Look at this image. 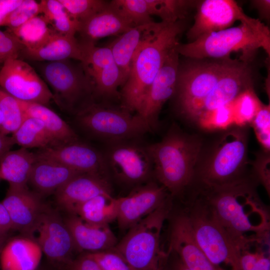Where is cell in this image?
Masks as SVG:
<instances>
[{
  "mask_svg": "<svg viewBox=\"0 0 270 270\" xmlns=\"http://www.w3.org/2000/svg\"><path fill=\"white\" fill-rule=\"evenodd\" d=\"M270 158L269 152L264 150L258 154L252 163V176L254 179L263 185L270 195Z\"/></svg>",
  "mask_w": 270,
  "mask_h": 270,
  "instance_id": "ee69618b",
  "label": "cell"
},
{
  "mask_svg": "<svg viewBox=\"0 0 270 270\" xmlns=\"http://www.w3.org/2000/svg\"><path fill=\"white\" fill-rule=\"evenodd\" d=\"M54 194L58 205L71 214L82 203L100 194H112L107 176L82 173L74 176Z\"/></svg>",
  "mask_w": 270,
  "mask_h": 270,
  "instance_id": "44dd1931",
  "label": "cell"
},
{
  "mask_svg": "<svg viewBox=\"0 0 270 270\" xmlns=\"http://www.w3.org/2000/svg\"><path fill=\"white\" fill-rule=\"evenodd\" d=\"M251 244L240 250V270H270V251L262 248L269 242H254L252 250Z\"/></svg>",
  "mask_w": 270,
  "mask_h": 270,
  "instance_id": "d590c367",
  "label": "cell"
},
{
  "mask_svg": "<svg viewBox=\"0 0 270 270\" xmlns=\"http://www.w3.org/2000/svg\"><path fill=\"white\" fill-rule=\"evenodd\" d=\"M111 2L118 7L135 26L154 22L151 18L147 0H114Z\"/></svg>",
  "mask_w": 270,
  "mask_h": 270,
  "instance_id": "f35d334b",
  "label": "cell"
},
{
  "mask_svg": "<svg viewBox=\"0 0 270 270\" xmlns=\"http://www.w3.org/2000/svg\"><path fill=\"white\" fill-rule=\"evenodd\" d=\"M234 60L199 62L178 70L176 92L181 113L197 122L204 102Z\"/></svg>",
  "mask_w": 270,
  "mask_h": 270,
  "instance_id": "ba28073f",
  "label": "cell"
},
{
  "mask_svg": "<svg viewBox=\"0 0 270 270\" xmlns=\"http://www.w3.org/2000/svg\"><path fill=\"white\" fill-rule=\"evenodd\" d=\"M10 218L13 229L31 238L36 226L46 207L40 196L27 186H9L2 202Z\"/></svg>",
  "mask_w": 270,
  "mask_h": 270,
  "instance_id": "d6986e66",
  "label": "cell"
},
{
  "mask_svg": "<svg viewBox=\"0 0 270 270\" xmlns=\"http://www.w3.org/2000/svg\"><path fill=\"white\" fill-rule=\"evenodd\" d=\"M41 14L56 32L75 36L80 24L68 14L59 0H42L40 2Z\"/></svg>",
  "mask_w": 270,
  "mask_h": 270,
  "instance_id": "d6a6232c",
  "label": "cell"
},
{
  "mask_svg": "<svg viewBox=\"0 0 270 270\" xmlns=\"http://www.w3.org/2000/svg\"><path fill=\"white\" fill-rule=\"evenodd\" d=\"M258 48L270 56V32L258 19L240 22L236 26L203 35L187 44L176 46L178 54L193 59H224L234 52L241 51L240 60L249 62Z\"/></svg>",
  "mask_w": 270,
  "mask_h": 270,
  "instance_id": "277c9868",
  "label": "cell"
},
{
  "mask_svg": "<svg viewBox=\"0 0 270 270\" xmlns=\"http://www.w3.org/2000/svg\"><path fill=\"white\" fill-rule=\"evenodd\" d=\"M42 76L53 92L54 100L62 107L72 108L93 88L90 78L72 60L46 62L41 65Z\"/></svg>",
  "mask_w": 270,
  "mask_h": 270,
  "instance_id": "30bf717a",
  "label": "cell"
},
{
  "mask_svg": "<svg viewBox=\"0 0 270 270\" xmlns=\"http://www.w3.org/2000/svg\"><path fill=\"white\" fill-rule=\"evenodd\" d=\"M4 123V116L0 108V130L3 125Z\"/></svg>",
  "mask_w": 270,
  "mask_h": 270,
  "instance_id": "db71d44e",
  "label": "cell"
},
{
  "mask_svg": "<svg viewBox=\"0 0 270 270\" xmlns=\"http://www.w3.org/2000/svg\"><path fill=\"white\" fill-rule=\"evenodd\" d=\"M80 124L94 135L110 142L136 138L151 130L138 114L128 111L90 104L78 114Z\"/></svg>",
  "mask_w": 270,
  "mask_h": 270,
  "instance_id": "9c48e42d",
  "label": "cell"
},
{
  "mask_svg": "<svg viewBox=\"0 0 270 270\" xmlns=\"http://www.w3.org/2000/svg\"><path fill=\"white\" fill-rule=\"evenodd\" d=\"M171 210L170 200L129 228L112 249L134 270H165L168 254L161 248L160 237Z\"/></svg>",
  "mask_w": 270,
  "mask_h": 270,
  "instance_id": "52a82bcc",
  "label": "cell"
},
{
  "mask_svg": "<svg viewBox=\"0 0 270 270\" xmlns=\"http://www.w3.org/2000/svg\"><path fill=\"white\" fill-rule=\"evenodd\" d=\"M80 174L58 162L36 155L28 183L40 196L48 194L55 193Z\"/></svg>",
  "mask_w": 270,
  "mask_h": 270,
  "instance_id": "d4e9b609",
  "label": "cell"
},
{
  "mask_svg": "<svg viewBox=\"0 0 270 270\" xmlns=\"http://www.w3.org/2000/svg\"><path fill=\"white\" fill-rule=\"evenodd\" d=\"M86 254L92 257L102 270H134L120 254L112 248Z\"/></svg>",
  "mask_w": 270,
  "mask_h": 270,
  "instance_id": "b9f144b4",
  "label": "cell"
},
{
  "mask_svg": "<svg viewBox=\"0 0 270 270\" xmlns=\"http://www.w3.org/2000/svg\"><path fill=\"white\" fill-rule=\"evenodd\" d=\"M13 229L10 216L2 202H0V236L6 235Z\"/></svg>",
  "mask_w": 270,
  "mask_h": 270,
  "instance_id": "c3c4849f",
  "label": "cell"
},
{
  "mask_svg": "<svg viewBox=\"0 0 270 270\" xmlns=\"http://www.w3.org/2000/svg\"><path fill=\"white\" fill-rule=\"evenodd\" d=\"M11 137L14 144L28 150L32 148L40 150L56 145L42 122L27 115Z\"/></svg>",
  "mask_w": 270,
  "mask_h": 270,
  "instance_id": "4dcf8cb0",
  "label": "cell"
},
{
  "mask_svg": "<svg viewBox=\"0 0 270 270\" xmlns=\"http://www.w3.org/2000/svg\"><path fill=\"white\" fill-rule=\"evenodd\" d=\"M254 20L245 14L234 0L200 1L194 22L186 34L187 38L192 42L206 34L232 27L236 21L250 22Z\"/></svg>",
  "mask_w": 270,
  "mask_h": 270,
  "instance_id": "5bb4252c",
  "label": "cell"
},
{
  "mask_svg": "<svg viewBox=\"0 0 270 270\" xmlns=\"http://www.w3.org/2000/svg\"><path fill=\"white\" fill-rule=\"evenodd\" d=\"M148 148L160 184L171 196L182 194L190 187L202 156L201 140L173 126L160 142Z\"/></svg>",
  "mask_w": 270,
  "mask_h": 270,
  "instance_id": "7a4b0ae2",
  "label": "cell"
},
{
  "mask_svg": "<svg viewBox=\"0 0 270 270\" xmlns=\"http://www.w3.org/2000/svg\"></svg>",
  "mask_w": 270,
  "mask_h": 270,
  "instance_id": "11a10c76",
  "label": "cell"
},
{
  "mask_svg": "<svg viewBox=\"0 0 270 270\" xmlns=\"http://www.w3.org/2000/svg\"><path fill=\"white\" fill-rule=\"evenodd\" d=\"M130 140L110 142L104 154L108 168L122 182L137 184L154 174V166L148 146Z\"/></svg>",
  "mask_w": 270,
  "mask_h": 270,
  "instance_id": "8fae6325",
  "label": "cell"
},
{
  "mask_svg": "<svg viewBox=\"0 0 270 270\" xmlns=\"http://www.w3.org/2000/svg\"><path fill=\"white\" fill-rule=\"evenodd\" d=\"M70 16L80 24L104 8L108 4L102 0H59Z\"/></svg>",
  "mask_w": 270,
  "mask_h": 270,
  "instance_id": "74e56055",
  "label": "cell"
},
{
  "mask_svg": "<svg viewBox=\"0 0 270 270\" xmlns=\"http://www.w3.org/2000/svg\"><path fill=\"white\" fill-rule=\"evenodd\" d=\"M36 160V154L28 149L9 150L0 160V178L8 182L9 186H27Z\"/></svg>",
  "mask_w": 270,
  "mask_h": 270,
  "instance_id": "83f0119b",
  "label": "cell"
},
{
  "mask_svg": "<svg viewBox=\"0 0 270 270\" xmlns=\"http://www.w3.org/2000/svg\"><path fill=\"white\" fill-rule=\"evenodd\" d=\"M150 16H159L162 22L172 23L180 20L195 2L185 0H147Z\"/></svg>",
  "mask_w": 270,
  "mask_h": 270,
  "instance_id": "836d02e7",
  "label": "cell"
},
{
  "mask_svg": "<svg viewBox=\"0 0 270 270\" xmlns=\"http://www.w3.org/2000/svg\"><path fill=\"white\" fill-rule=\"evenodd\" d=\"M184 30L180 20L166 22L138 50L128 79L120 93L122 108L140 112L148 89Z\"/></svg>",
  "mask_w": 270,
  "mask_h": 270,
  "instance_id": "3957f363",
  "label": "cell"
},
{
  "mask_svg": "<svg viewBox=\"0 0 270 270\" xmlns=\"http://www.w3.org/2000/svg\"><path fill=\"white\" fill-rule=\"evenodd\" d=\"M63 270H102L97 262L85 253L73 258Z\"/></svg>",
  "mask_w": 270,
  "mask_h": 270,
  "instance_id": "bcb514c9",
  "label": "cell"
},
{
  "mask_svg": "<svg viewBox=\"0 0 270 270\" xmlns=\"http://www.w3.org/2000/svg\"><path fill=\"white\" fill-rule=\"evenodd\" d=\"M135 26L111 2L101 11L80 24L78 32L83 41L94 42L106 36L122 34Z\"/></svg>",
  "mask_w": 270,
  "mask_h": 270,
  "instance_id": "cb8c5ba5",
  "label": "cell"
},
{
  "mask_svg": "<svg viewBox=\"0 0 270 270\" xmlns=\"http://www.w3.org/2000/svg\"><path fill=\"white\" fill-rule=\"evenodd\" d=\"M248 62L234 60L205 100L196 122L201 124L212 112L232 102L240 94L252 88Z\"/></svg>",
  "mask_w": 270,
  "mask_h": 270,
  "instance_id": "2e32d148",
  "label": "cell"
},
{
  "mask_svg": "<svg viewBox=\"0 0 270 270\" xmlns=\"http://www.w3.org/2000/svg\"><path fill=\"white\" fill-rule=\"evenodd\" d=\"M248 136L244 126L227 128L202 163L197 164L192 184L220 186L252 176L246 172Z\"/></svg>",
  "mask_w": 270,
  "mask_h": 270,
  "instance_id": "5b68a950",
  "label": "cell"
},
{
  "mask_svg": "<svg viewBox=\"0 0 270 270\" xmlns=\"http://www.w3.org/2000/svg\"><path fill=\"white\" fill-rule=\"evenodd\" d=\"M42 250L28 237L17 238L4 246L0 254L2 270H37Z\"/></svg>",
  "mask_w": 270,
  "mask_h": 270,
  "instance_id": "4316f807",
  "label": "cell"
},
{
  "mask_svg": "<svg viewBox=\"0 0 270 270\" xmlns=\"http://www.w3.org/2000/svg\"><path fill=\"white\" fill-rule=\"evenodd\" d=\"M22 0H0V26H4L8 16L22 2Z\"/></svg>",
  "mask_w": 270,
  "mask_h": 270,
  "instance_id": "7dc6e473",
  "label": "cell"
},
{
  "mask_svg": "<svg viewBox=\"0 0 270 270\" xmlns=\"http://www.w3.org/2000/svg\"><path fill=\"white\" fill-rule=\"evenodd\" d=\"M34 236L48 260L58 270H63L74 258L76 250L70 233L58 212L47 208L42 214L31 238Z\"/></svg>",
  "mask_w": 270,
  "mask_h": 270,
  "instance_id": "4fadbf2b",
  "label": "cell"
},
{
  "mask_svg": "<svg viewBox=\"0 0 270 270\" xmlns=\"http://www.w3.org/2000/svg\"><path fill=\"white\" fill-rule=\"evenodd\" d=\"M39 156L58 162L80 173L106 176L108 168L104 154L78 140L40 149Z\"/></svg>",
  "mask_w": 270,
  "mask_h": 270,
  "instance_id": "ac0fdd59",
  "label": "cell"
},
{
  "mask_svg": "<svg viewBox=\"0 0 270 270\" xmlns=\"http://www.w3.org/2000/svg\"><path fill=\"white\" fill-rule=\"evenodd\" d=\"M262 104L253 88H248L232 102L234 118L240 124L251 122Z\"/></svg>",
  "mask_w": 270,
  "mask_h": 270,
  "instance_id": "8d00e7d4",
  "label": "cell"
},
{
  "mask_svg": "<svg viewBox=\"0 0 270 270\" xmlns=\"http://www.w3.org/2000/svg\"><path fill=\"white\" fill-rule=\"evenodd\" d=\"M118 210V198L112 194H102L80 204L71 214L88 224L104 226L116 220Z\"/></svg>",
  "mask_w": 270,
  "mask_h": 270,
  "instance_id": "f546056e",
  "label": "cell"
},
{
  "mask_svg": "<svg viewBox=\"0 0 270 270\" xmlns=\"http://www.w3.org/2000/svg\"><path fill=\"white\" fill-rule=\"evenodd\" d=\"M6 30L14 36L26 50L38 47L54 32L42 14L34 17L18 28H7Z\"/></svg>",
  "mask_w": 270,
  "mask_h": 270,
  "instance_id": "1f68e13d",
  "label": "cell"
},
{
  "mask_svg": "<svg viewBox=\"0 0 270 270\" xmlns=\"http://www.w3.org/2000/svg\"><path fill=\"white\" fill-rule=\"evenodd\" d=\"M0 86L20 101L47 106L54 100L45 82L31 66L20 58L9 59L1 66Z\"/></svg>",
  "mask_w": 270,
  "mask_h": 270,
  "instance_id": "7c38bea8",
  "label": "cell"
},
{
  "mask_svg": "<svg viewBox=\"0 0 270 270\" xmlns=\"http://www.w3.org/2000/svg\"><path fill=\"white\" fill-rule=\"evenodd\" d=\"M40 14H41L40 2L34 0H23L8 16L4 26L9 29L14 28Z\"/></svg>",
  "mask_w": 270,
  "mask_h": 270,
  "instance_id": "ab89813d",
  "label": "cell"
},
{
  "mask_svg": "<svg viewBox=\"0 0 270 270\" xmlns=\"http://www.w3.org/2000/svg\"><path fill=\"white\" fill-rule=\"evenodd\" d=\"M166 252H174L190 270H219L208 258L196 242L183 210L171 218Z\"/></svg>",
  "mask_w": 270,
  "mask_h": 270,
  "instance_id": "ffe728a7",
  "label": "cell"
},
{
  "mask_svg": "<svg viewBox=\"0 0 270 270\" xmlns=\"http://www.w3.org/2000/svg\"><path fill=\"white\" fill-rule=\"evenodd\" d=\"M165 23L152 22L133 26L120 34L108 46L114 60L120 70L124 84L128 77L132 60L136 52Z\"/></svg>",
  "mask_w": 270,
  "mask_h": 270,
  "instance_id": "7402d4cb",
  "label": "cell"
},
{
  "mask_svg": "<svg viewBox=\"0 0 270 270\" xmlns=\"http://www.w3.org/2000/svg\"><path fill=\"white\" fill-rule=\"evenodd\" d=\"M168 254L165 270H190L174 252H170Z\"/></svg>",
  "mask_w": 270,
  "mask_h": 270,
  "instance_id": "681fc988",
  "label": "cell"
},
{
  "mask_svg": "<svg viewBox=\"0 0 270 270\" xmlns=\"http://www.w3.org/2000/svg\"><path fill=\"white\" fill-rule=\"evenodd\" d=\"M178 55L176 46L170 52L152 81L142 108L138 114L146 122L151 130L158 124V115L163 105L176 92L179 70Z\"/></svg>",
  "mask_w": 270,
  "mask_h": 270,
  "instance_id": "e0dca14e",
  "label": "cell"
},
{
  "mask_svg": "<svg viewBox=\"0 0 270 270\" xmlns=\"http://www.w3.org/2000/svg\"><path fill=\"white\" fill-rule=\"evenodd\" d=\"M171 196L161 184L149 182L118 198L116 220L120 228L129 229L170 200Z\"/></svg>",
  "mask_w": 270,
  "mask_h": 270,
  "instance_id": "9a60e30c",
  "label": "cell"
},
{
  "mask_svg": "<svg viewBox=\"0 0 270 270\" xmlns=\"http://www.w3.org/2000/svg\"><path fill=\"white\" fill-rule=\"evenodd\" d=\"M256 138L264 150L270 148V106L262 104L252 121Z\"/></svg>",
  "mask_w": 270,
  "mask_h": 270,
  "instance_id": "60d3db41",
  "label": "cell"
},
{
  "mask_svg": "<svg viewBox=\"0 0 270 270\" xmlns=\"http://www.w3.org/2000/svg\"><path fill=\"white\" fill-rule=\"evenodd\" d=\"M14 144L11 136L5 135L0 132V160Z\"/></svg>",
  "mask_w": 270,
  "mask_h": 270,
  "instance_id": "816d5d0a",
  "label": "cell"
},
{
  "mask_svg": "<svg viewBox=\"0 0 270 270\" xmlns=\"http://www.w3.org/2000/svg\"><path fill=\"white\" fill-rule=\"evenodd\" d=\"M64 220L77 250L86 253L100 252L112 249L118 243L108 225L90 224L74 214H70Z\"/></svg>",
  "mask_w": 270,
  "mask_h": 270,
  "instance_id": "603a6c76",
  "label": "cell"
},
{
  "mask_svg": "<svg viewBox=\"0 0 270 270\" xmlns=\"http://www.w3.org/2000/svg\"><path fill=\"white\" fill-rule=\"evenodd\" d=\"M234 118L232 102L220 107L210 113L201 124L204 126L214 128H224Z\"/></svg>",
  "mask_w": 270,
  "mask_h": 270,
  "instance_id": "f6af8a7d",
  "label": "cell"
},
{
  "mask_svg": "<svg viewBox=\"0 0 270 270\" xmlns=\"http://www.w3.org/2000/svg\"><path fill=\"white\" fill-rule=\"evenodd\" d=\"M18 101L27 116L35 118L42 122L56 145L78 140L76 134L70 126L47 106Z\"/></svg>",
  "mask_w": 270,
  "mask_h": 270,
  "instance_id": "f1b7e54d",
  "label": "cell"
},
{
  "mask_svg": "<svg viewBox=\"0 0 270 270\" xmlns=\"http://www.w3.org/2000/svg\"><path fill=\"white\" fill-rule=\"evenodd\" d=\"M22 55L26 58L38 62H52L74 60L81 62L82 52L80 42L73 36L54 32L38 47L24 49Z\"/></svg>",
  "mask_w": 270,
  "mask_h": 270,
  "instance_id": "484cf974",
  "label": "cell"
},
{
  "mask_svg": "<svg viewBox=\"0 0 270 270\" xmlns=\"http://www.w3.org/2000/svg\"><path fill=\"white\" fill-rule=\"evenodd\" d=\"M253 6L258 10L260 16L264 18H270V0H252Z\"/></svg>",
  "mask_w": 270,
  "mask_h": 270,
  "instance_id": "f907efd6",
  "label": "cell"
},
{
  "mask_svg": "<svg viewBox=\"0 0 270 270\" xmlns=\"http://www.w3.org/2000/svg\"><path fill=\"white\" fill-rule=\"evenodd\" d=\"M257 184L250 176L223 186L194 184L190 188L210 206L240 250L269 240V211L257 193Z\"/></svg>",
  "mask_w": 270,
  "mask_h": 270,
  "instance_id": "6da1fadb",
  "label": "cell"
},
{
  "mask_svg": "<svg viewBox=\"0 0 270 270\" xmlns=\"http://www.w3.org/2000/svg\"><path fill=\"white\" fill-rule=\"evenodd\" d=\"M182 210L188 218L194 239L209 260L219 270H240V252L210 206L190 192Z\"/></svg>",
  "mask_w": 270,
  "mask_h": 270,
  "instance_id": "8992f818",
  "label": "cell"
},
{
  "mask_svg": "<svg viewBox=\"0 0 270 270\" xmlns=\"http://www.w3.org/2000/svg\"><path fill=\"white\" fill-rule=\"evenodd\" d=\"M24 46L10 32L0 30V68L7 60L20 58Z\"/></svg>",
  "mask_w": 270,
  "mask_h": 270,
  "instance_id": "7bdbcfd3",
  "label": "cell"
},
{
  "mask_svg": "<svg viewBox=\"0 0 270 270\" xmlns=\"http://www.w3.org/2000/svg\"><path fill=\"white\" fill-rule=\"evenodd\" d=\"M6 240V235L0 236V254L5 244Z\"/></svg>",
  "mask_w": 270,
  "mask_h": 270,
  "instance_id": "f5cc1de1",
  "label": "cell"
},
{
  "mask_svg": "<svg viewBox=\"0 0 270 270\" xmlns=\"http://www.w3.org/2000/svg\"><path fill=\"white\" fill-rule=\"evenodd\" d=\"M0 108L4 116V123L0 132L8 136L18 129L26 114L18 100L2 90H0Z\"/></svg>",
  "mask_w": 270,
  "mask_h": 270,
  "instance_id": "e575fe53",
  "label": "cell"
}]
</instances>
